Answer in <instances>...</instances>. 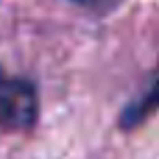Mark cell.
<instances>
[{"label": "cell", "instance_id": "7a4b0ae2", "mask_svg": "<svg viewBox=\"0 0 159 159\" xmlns=\"http://www.w3.org/2000/svg\"><path fill=\"white\" fill-rule=\"evenodd\" d=\"M154 112H159V70H157V75L151 78L148 89H145L140 98H134V101L123 109L120 126H123V129H137V126H143Z\"/></svg>", "mask_w": 159, "mask_h": 159}, {"label": "cell", "instance_id": "6da1fadb", "mask_svg": "<svg viewBox=\"0 0 159 159\" xmlns=\"http://www.w3.org/2000/svg\"><path fill=\"white\" fill-rule=\"evenodd\" d=\"M39 115L36 89L28 78L0 75V129L6 131H28L34 129Z\"/></svg>", "mask_w": 159, "mask_h": 159}, {"label": "cell", "instance_id": "3957f363", "mask_svg": "<svg viewBox=\"0 0 159 159\" xmlns=\"http://www.w3.org/2000/svg\"><path fill=\"white\" fill-rule=\"evenodd\" d=\"M73 3H78V6H84V8H89V11L103 14V11H112L120 0H73Z\"/></svg>", "mask_w": 159, "mask_h": 159}]
</instances>
